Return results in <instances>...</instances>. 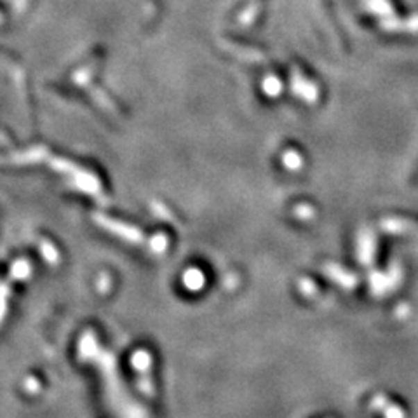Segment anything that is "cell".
Returning <instances> with one entry per match:
<instances>
[{"label":"cell","mask_w":418,"mask_h":418,"mask_svg":"<svg viewBox=\"0 0 418 418\" xmlns=\"http://www.w3.org/2000/svg\"><path fill=\"white\" fill-rule=\"evenodd\" d=\"M9 290L6 286L0 287V319H2V314L6 310V296H8Z\"/></svg>","instance_id":"1"}]
</instances>
